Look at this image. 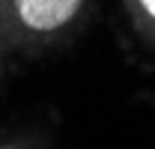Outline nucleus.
Masks as SVG:
<instances>
[{
    "instance_id": "1",
    "label": "nucleus",
    "mask_w": 155,
    "mask_h": 149,
    "mask_svg": "<svg viewBox=\"0 0 155 149\" xmlns=\"http://www.w3.org/2000/svg\"><path fill=\"white\" fill-rule=\"evenodd\" d=\"M81 0H15L18 15L33 30H54L75 15Z\"/></svg>"
},
{
    "instance_id": "2",
    "label": "nucleus",
    "mask_w": 155,
    "mask_h": 149,
    "mask_svg": "<svg viewBox=\"0 0 155 149\" xmlns=\"http://www.w3.org/2000/svg\"><path fill=\"white\" fill-rule=\"evenodd\" d=\"M143 6H146V9H149V12L155 15V0H143Z\"/></svg>"
}]
</instances>
